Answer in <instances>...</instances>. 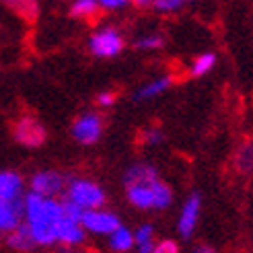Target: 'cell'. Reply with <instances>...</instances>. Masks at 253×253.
<instances>
[{
  "mask_svg": "<svg viewBox=\"0 0 253 253\" xmlns=\"http://www.w3.org/2000/svg\"><path fill=\"white\" fill-rule=\"evenodd\" d=\"M66 200L72 202V204H77L81 210L88 212V210L103 208L105 202H107V194L99 183H95L91 179H83V177H77V179H68Z\"/></svg>",
  "mask_w": 253,
  "mask_h": 253,
  "instance_id": "cell-3",
  "label": "cell"
},
{
  "mask_svg": "<svg viewBox=\"0 0 253 253\" xmlns=\"http://www.w3.org/2000/svg\"><path fill=\"white\" fill-rule=\"evenodd\" d=\"M134 247V233L126 226H120L116 233L109 235V249L113 253H128Z\"/></svg>",
  "mask_w": 253,
  "mask_h": 253,
  "instance_id": "cell-17",
  "label": "cell"
},
{
  "mask_svg": "<svg viewBox=\"0 0 253 253\" xmlns=\"http://www.w3.org/2000/svg\"><path fill=\"white\" fill-rule=\"evenodd\" d=\"M12 136L15 140L27 148H37L45 142V128L43 124L33 118V116H23L15 122V128H12Z\"/></svg>",
  "mask_w": 253,
  "mask_h": 253,
  "instance_id": "cell-6",
  "label": "cell"
},
{
  "mask_svg": "<svg viewBox=\"0 0 253 253\" xmlns=\"http://www.w3.org/2000/svg\"><path fill=\"white\" fill-rule=\"evenodd\" d=\"M155 175H159L157 167L148 165V163H136V165H132L128 171L124 173V185L128 187V185L144 181V179H148V177H155Z\"/></svg>",
  "mask_w": 253,
  "mask_h": 253,
  "instance_id": "cell-18",
  "label": "cell"
},
{
  "mask_svg": "<svg viewBox=\"0 0 253 253\" xmlns=\"http://www.w3.org/2000/svg\"><path fill=\"white\" fill-rule=\"evenodd\" d=\"M116 93L113 91H103V93H99L97 95V103L101 105V107H111L113 103H116Z\"/></svg>",
  "mask_w": 253,
  "mask_h": 253,
  "instance_id": "cell-28",
  "label": "cell"
},
{
  "mask_svg": "<svg viewBox=\"0 0 253 253\" xmlns=\"http://www.w3.org/2000/svg\"><path fill=\"white\" fill-rule=\"evenodd\" d=\"M25 196V181L17 171H0V200L21 202Z\"/></svg>",
  "mask_w": 253,
  "mask_h": 253,
  "instance_id": "cell-12",
  "label": "cell"
},
{
  "mask_svg": "<svg viewBox=\"0 0 253 253\" xmlns=\"http://www.w3.org/2000/svg\"><path fill=\"white\" fill-rule=\"evenodd\" d=\"M86 231L83 229L81 222H72L62 218L58 222V243L66 249H79V245L84 243Z\"/></svg>",
  "mask_w": 253,
  "mask_h": 253,
  "instance_id": "cell-11",
  "label": "cell"
},
{
  "mask_svg": "<svg viewBox=\"0 0 253 253\" xmlns=\"http://www.w3.org/2000/svg\"><path fill=\"white\" fill-rule=\"evenodd\" d=\"M12 8L19 10L21 15L25 19H29V21H33L37 17V2H15V4H12Z\"/></svg>",
  "mask_w": 253,
  "mask_h": 253,
  "instance_id": "cell-25",
  "label": "cell"
},
{
  "mask_svg": "<svg viewBox=\"0 0 253 253\" xmlns=\"http://www.w3.org/2000/svg\"><path fill=\"white\" fill-rule=\"evenodd\" d=\"M153 253H179V245L173 239H163V241H157Z\"/></svg>",
  "mask_w": 253,
  "mask_h": 253,
  "instance_id": "cell-26",
  "label": "cell"
},
{
  "mask_svg": "<svg viewBox=\"0 0 253 253\" xmlns=\"http://www.w3.org/2000/svg\"><path fill=\"white\" fill-rule=\"evenodd\" d=\"M126 42H124V35L113 29V27H103L91 35L88 40V49L91 54L97 58H116L122 54Z\"/></svg>",
  "mask_w": 253,
  "mask_h": 253,
  "instance_id": "cell-4",
  "label": "cell"
},
{
  "mask_svg": "<svg viewBox=\"0 0 253 253\" xmlns=\"http://www.w3.org/2000/svg\"><path fill=\"white\" fill-rule=\"evenodd\" d=\"M83 214H84V210H81L77 204H72L66 198L62 200V218L72 220V222H83Z\"/></svg>",
  "mask_w": 253,
  "mask_h": 253,
  "instance_id": "cell-23",
  "label": "cell"
},
{
  "mask_svg": "<svg viewBox=\"0 0 253 253\" xmlns=\"http://www.w3.org/2000/svg\"><path fill=\"white\" fill-rule=\"evenodd\" d=\"M126 6H128L126 0H101L99 2V8H103V10H122Z\"/></svg>",
  "mask_w": 253,
  "mask_h": 253,
  "instance_id": "cell-27",
  "label": "cell"
},
{
  "mask_svg": "<svg viewBox=\"0 0 253 253\" xmlns=\"http://www.w3.org/2000/svg\"><path fill=\"white\" fill-rule=\"evenodd\" d=\"M233 163H235L237 173H241V175H251L253 173V140L251 138L239 142V146L235 150V157H233Z\"/></svg>",
  "mask_w": 253,
  "mask_h": 253,
  "instance_id": "cell-14",
  "label": "cell"
},
{
  "mask_svg": "<svg viewBox=\"0 0 253 253\" xmlns=\"http://www.w3.org/2000/svg\"><path fill=\"white\" fill-rule=\"evenodd\" d=\"M126 196L128 202L144 212H153V210H167L173 204V189L169 183H165L159 175L150 177V179L138 181L134 185L126 187Z\"/></svg>",
  "mask_w": 253,
  "mask_h": 253,
  "instance_id": "cell-2",
  "label": "cell"
},
{
  "mask_svg": "<svg viewBox=\"0 0 253 253\" xmlns=\"http://www.w3.org/2000/svg\"><path fill=\"white\" fill-rule=\"evenodd\" d=\"M6 245L10 247V249H15V251H19V253H29V251H33L37 245H35V241H33V235H31V231L27 229V224H21L17 231H12L6 239Z\"/></svg>",
  "mask_w": 253,
  "mask_h": 253,
  "instance_id": "cell-15",
  "label": "cell"
},
{
  "mask_svg": "<svg viewBox=\"0 0 253 253\" xmlns=\"http://www.w3.org/2000/svg\"><path fill=\"white\" fill-rule=\"evenodd\" d=\"M62 220V200L42 198L33 192L23 196V222L33 235L37 247L58 243V222Z\"/></svg>",
  "mask_w": 253,
  "mask_h": 253,
  "instance_id": "cell-1",
  "label": "cell"
},
{
  "mask_svg": "<svg viewBox=\"0 0 253 253\" xmlns=\"http://www.w3.org/2000/svg\"><path fill=\"white\" fill-rule=\"evenodd\" d=\"M194 253H216V251H214L210 245H200V247H196Z\"/></svg>",
  "mask_w": 253,
  "mask_h": 253,
  "instance_id": "cell-29",
  "label": "cell"
},
{
  "mask_svg": "<svg viewBox=\"0 0 253 253\" xmlns=\"http://www.w3.org/2000/svg\"><path fill=\"white\" fill-rule=\"evenodd\" d=\"M103 126H105L103 116H99L95 111H88L74 120L72 136H74V140L81 144H95V142H99V138L103 136Z\"/></svg>",
  "mask_w": 253,
  "mask_h": 253,
  "instance_id": "cell-5",
  "label": "cell"
},
{
  "mask_svg": "<svg viewBox=\"0 0 253 253\" xmlns=\"http://www.w3.org/2000/svg\"><path fill=\"white\" fill-rule=\"evenodd\" d=\"M66 177L58 171H40L29 179V192L42 198H58L64 192Z\"/></svg>",
  "mask_w": 253,
  "mask_h": 253,
  "instance_id": "cell-9",
  "label": "cell"
},
{
  "mask_svg": "<svg viewBox=\"0 0 253 253\" xmlns=\"http://www.w3.org/2000/svg\"><path fill=\"white\" fill-rule=\"evenodd\" d=\"M175 83V77H171V74H165V77H159L155 81H150L146 84H142L138 91L134 93V101H148V99H155L159 95H163L165 91H169V88L173 86Z\"/></svg>",
  "mask_w": 253,
  "mask_h": 253,
  "instance_id": "cell-13",
  "label": "cell"
},
{
  "mask_svg": "<svg viewBox=\"0 0 253 253\" xmlns=\"http://www.w3.org/2000/svg\"><path fill=\"white\" fill-rule=\"evenodd\" d=\"M134 45L138 49H144V52H153V49H161L163 45H165V37H163L161 33H148V35L138 37V40L134 42Z\"/></svg>",
  "mask_w": 253,
  "mask_h": 253,
  "instance_id": "cell-21",
  "label": "cell"
},
{
  "mask_svg": "<svg viewBox=\"0 0 253 253\" xmlns=\"http://www.w3.org/2000/svg\"><path fill=\"white\" fill-rule=\"evenodd\" d=\"M60 253H97V251H93V249H64Z\"/></svg>",
  "mask_w": 253,
  "mask_h": 253,
  "instance_id": "cell-30",
  "label": "cell"
},
{
  "mask_svg": "<svg viewBox=\"0 0 253 253\" xmlns=\"http://www.w3.org/2000/svg\"><path fill=\"white\" fill-rule=\"evenodd\" d=\"M157 12H165V15H171V12H179L185 8V2L183 0H155V2H150Z\"/></svg>",
  "mask_w": 253,
  "mask_h": 253,
  "instance_id": "cell-22",
  "label": "cell"
},
{
  "mask_svg": "<svg viewBox=\"0 0 253 253\" xmlns=\"http://www.w3.org/2000/svg\"><path fill=\"white\" fill-rule=\"evenodd\" d=\"M23 224V200L4 202L0 200V237H8Z\"/></svg>",
  "mask_w": 253,
  "mask_h": 253,
  "instance_id": "cell-10",
  "label": "cell"
},
{
  "mask_svg": "<svg viewBox=\"0 0 253 253\" xmlns=\"http://www.w3.org/2000/svg\"><path fill=\"white\" fill-rule=\"evenodd\" d=\"M202 214V196L198 192L189 194L183 202V206L179 210V220H177V233L181 235V239H189L196 233V226L200 222Z\"/></svg>",
  "mask_w": 253,
  "mask_h": 253,
  "instance_id": "cell-8",
  "label": "cell"
},
{
  "mask_svg": "<svg viewBox=\"0 0 253 253\" xmlns=\"http://www.w3.org/2000/svg\"><path fill=\"white\" fill-rule=\"evenodd\" d=\"M216 62H218V56L214 54V52H204V54H200L194 58L192 62V66H189V74H192L194 79L198 77H206V74L216 66Z\"/></svg>",
  "mask_w": 253,
  "mask_h": 253,
  "instance_id": "cell-19",
  "label": "cell"
},
{
  "mask_svg": "<svg viewBox=\"0 0 253 253\" xmlns=\"http://www.w3.org/2000/svg\"><path fill=\"white\" fill-rule=\"evenodd\" d=\"M155 226L153 224H140L134 231V247L138 253H153L157 241H155Z\"/></svg>",
  "mask_w": 253,
  "mask_h": 253,
  "instance_id": "cell-16",
  "label": "cell"
},
{
  "mask_svg": "<svg viewBox=\"0 0 253 253\" xmlns=\"http://www.w3.org/2000/svg\"><path fill=\"white\" fill-rule=\"evenodd\" d=\"M140 138H142V142L146 146H157V144H161L163 140H165V132H163L161 128H157V126H150V128H146L140 134Z\"/></svg>",
  "mask_w": 253,
  "mask_h": 253,
  "instance_id": "cell-24",
  "label": "cell"
},
{
  "mask_svg": "<svg viewBox=\"0 0 253 253\" xmlns=\"http://www.w3.org/2000/svg\"><path fill=\"white\" fill-rule=\"evenodd\" d=\"M83 229L93 233V235H111L116 233L120 226H122V220L116 212H109L105 208H99V210H88L83 214Z\"/></svg>",
  "mask_w": 253,
  "mask_h": 253,
  "instance_id": "cell-7",
  "label": "cell"
},
{
  "mask_svg": "<svg viewBox=\"0 0 253 253\" xmlns=\"http://www.w3.org/2000/svg\"><path fill=\"white\" fill-rule=\"evenodd\" d=\"M99 10V2H95V0H77L70 6V15L74 19H93Z\"/></svg>",
  "mask_w": 253,
  "mask_h": 253,
  "instance_id": "cell-20",
  "label": "cell"
}]
</instances>
